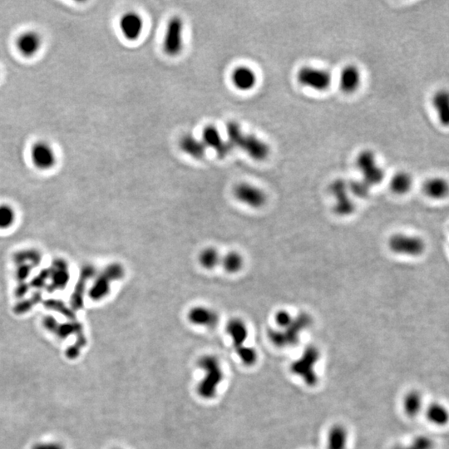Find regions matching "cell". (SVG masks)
<instances>
[{"mask_svg": "<svg viewBox=\"0 0 449 449\" xmlns=\"http://www.w3.org/2000/svg\"><path fill=\"white\" fill-rule=\"evenodd\" d=\"M229 274H235L242 271L244 265V258L238 251H230L221 256V264Z\"/></svg>", "mask_w": 449, "mask_h": 449, "instance_id": "obj_23", "label": "cell"}, {"mask_svg": "<svg viewBox=\"0 0 449 449\" xmlns=\"http://www.w3.org/2000/svg\"><path fill=\"white\" fill-rule=\"evenodd\" d=\"M43 45V39L35 30L21 33L16 39V48L23 57H31L38 54Z\"/></svg>", "mask_w": 449, "mask_h": 449, "instance_id": "obj_12", "label": "cell"}, {"mask_svg": "<svg viewBox=\"0 0 449 449\" xmlns=\"http://www.w3.org/2000/svg\"><path fill=\"white\" fill-rule=\"evenodd\" d=\"M293 319H294L292 318L291 315L285 310H280L276 313L275 316L276 324L279 327L284 328H287L288 326L290 325Z\"/></svg>", "mask_w": 449, "mask_h": 449, "instance_id": "obj_32", "label": "cell"}, {"mask_svg": "<svg viewBox=\"0 0 449 449\" xmlns=\"http://www.w3.org/2000/svg\"><path fill=\"white\" fill-rule=\"evenodd\" d=\"M187 319L193 325L212 328L220 321V315L217 310L205 306H194L187 313Z\"/></svg>", "mask_w": 449, "mask_h": 449, "instance_id": "obj_11", "label": "cell"}, {"mask_svg": "<svg viewBox=\"0 0 449 449\" xmlns=\"http://www.w3.org/2000/svg\"><path fill=\"white\" fill-rule=\"evenodd\" d=\"M413 179L410 174L406 171H399L393 176L390 182V188L396 194H405L411 189Z\"/></svg>", "mask_w": 449, "mask_h": 449, "instance_id": "obj_26", "label": "cell"}, {"mask_svg": "<svg viewBox=\"0 0 449 449\" xmlns=\"http://www.w3.org/2000/svg\"><path fill=\"white\" fill-rule=\"evenodd\" d=\"M198 367L204 374L197 383L196 393L205 400L214 399L224 380V371L221 362L216 356L205 354L199 358Z\"/></svg>", "mask_w": 449, "mask_h": 449, "instance_id": "obj_1", "label": "cell"}, {"mask_svg": "<svg viewBox=\"0 0 449 449\" xmlns=\"http://www.w3.org/2000/svg\"><path fill=\"white\" fill-rule=\"evenodd\" d=\"M349 433L345 427L335 424L331 427L327 435V449H347Z\"/></svg>", "mask_w": 449, "mask_h": 449, "instance_id": "obj_19", "label": "cell"}, {"mask_svg": "<svg viewBox=\"0 0 449 449\" xmlns=\"http://www.w3.org/2000/svg\"><path fill=\"white\" fill-rule=\"evenodd\" d=\"M221 260L219 251L212 247L203 249L198 256L199 264L205 270L215 269L221 264Z\"/></svg>", "mask_w": 449, "mask_h": 449, "instance_id": "obj_25", "label": "cell"}, {"mask_svg": "<svg viewBox=\"0 0 449 449\" xmlns=\"http://www.w3.org/2000/svg\"><path fill=\"white\" fill-rule=\"evenodd\" d=\"M31 449H66V447L59 441H41L33 445Z\"/></svg>", "mask_w": 449, "mask_h": 449, "instance_id": "obj_33", "label": "cell"}, {"mask_svg": "<svg viewBox=\"0 0 449 449\" xmlns=\"http://www.w3.org/2000/svg\"><path fill=\"white\" fill-rule=\"evenodd\" d=\"M235 352L240 361L246 366H252L257 362L258 353L252 347L246 344L244 346L235 349Z\"/></svg>", "mask_w": 449, "mask_h": 449, "instance_id": "obj_28", "label": "cell"}, {"mask_svg": "<svg viewBox=\"0 0 449 449\" xmlns=\"http://www.w3.org/2000/svg\"><path fill=\"white\" fill-rule=\"evenodd\" d=\"M356 166L362 173V180L371 187L379 184L384 178V171L378 164L376 156L372 151L361 152L356 158Z\"/></svg>", "mask_w": 449, "mask_h": 449, "instance_id": "obj_4", "label": "cell"}, {"mask_svg": "<svg viewBox=\"0 0 449 449\" xmlns=\"http://www.w3.org/2000/svg\"><path fill=\"white\" fill-rule=\"evenodd\" d=\"M424 191L432 198L440 199L447 195L448 186L447 182L442 178H431L424 184Z\"/></svg>", "mask_w": 449, "mask_h": 449, "instance_id": "obj_22", "label": "cell"}, {"mask_svg": "<svg viewBox=\"0 0 449 449\" xmlns=\"http://www.w3.org/2000/svg\"><path fill=\"white\" fill-rule=\"evenodd\" d=\"M296 79L302 87L316 92L328 90L333 82L328 70L314 66L302 67L297 72Z\"/></svg>", "mask_w": 449, "mask_h": 449, "instance_id": "obj_3", "label": "cell"}, {"mask_svg": "<svg viewBox=\"0 0 449 449\" xmlns=\"http://www.w3.org/2000/svg\"><path fill=\"white\" fill-rule=\"evenodd\" d=\"M311 319L306 314H302L297 319H293L290 325L284 331L272 330L269 331V338L275 345L285 347L288 344H293L298 340L300 332L310 325Z\"/></svg>", "mask_w": 449, "mask_h": 449, "instance_id": "obj_5", "label": "cell"}, {"mask_svg": "<svg viewBox=\"0 0 449 449\" xmlns=\"http://www.w3.org/2000/svg\"><path fill=\"white\" fill-rule=\"evenodd\" d=\"M180 147L184 153L196 159H201L205 156L206 146L202 141L191 135H186L181 139Z\"/></svg>", "mask_w": 449, "mask_h": 449, "instance_id": "obj_21", "label": "cell"}, {"mask_svg": "<svg viewBox=\"0 0 449 449\" xmlns=\"http://www.w3.org/2000/svg\"><path fill=\"white\" fill-rule=\"evenodd\" d=\"M348 189L351 192L354 196H358L360 198H365L370 195L371 187L368 185L365 181L362 179L360 181H352L348 184Z\"/></svg>", "mask_w": 449, "mask_h": 449, "instance_id": "obj_30", "label": "cell"}, {"mask_svg": "<svg viewBox=\"0 0 449 449\" xmlns=\"http://www.w3.org/2000/svg\"><path fill=\"white\" fill-rule=\"evenodd\" d=\"M331 192L336 198L335 212L340 216H348L354 210V205L348 196V184L344 180H335L331 186Z\"/></svg>", "mask_w": 449, "mask_h": 449, "instance_id": "obj_13", "label": "cell"}, {"mask_svg": "<svg viewBox=\"0 0 449 449\" xmlns=\"http://www.w3.org/2000/svg\"><path fill=\"white\" fill-rule=\"evenodd\" d=\"M410 447L413 449H433L434 444L431 438L426 436H420L415 438Z\"/></svg>", "mask_w": 449, "mask_h": 449, "instance_id": "obj_31", "label": "cell"}, {"mask_svg": "<svg viewBox=\"0 0 449 449\" xmlns=\"http://www.w3.org/2000/svg\"><path fill=\"white\" fill-rule=\"evenodd\" d=\"M226 331L229 335L234 349L246 345L248 339L249 331L246 322L241 318L234 317L229 319L226 326Z\"/></svg>", "mask_w": 449, "mask_h": 449, "instance_id": "obj_17", "label": "cell"}, {"mask_svg": "<svg viewBox=\"0 0 449 449\" xmlns=\"http://www.w3.org/2000/svg\"><path fill=\"white\" fill-rule=\"evenodd\" d=\"M229 144L247 153L252 159L264 161L269 157L271 149L266 142L254 135L245 134L235 123H229L226 126Z\"/></svg>", "mask_w": 449, "mask_h": 449, "instance_id": "obj_2", "label": "cell"}, {"mask_svg": "<svg viewBox=\"0 0 449 449\" xmlns=\"http://www.w3.org/2000/svg\"><path fill=\"white\" fill-rule=\"evenodd\" d=\"M203 143L207 147H212L217 152L219 158H223L228 155L232 146L229 142L224 141L221 138L220 132L213 126H208L203 131Z\"/></svg>", "mask_w": 449, "mask_h": 449, "instance_id": "obj_16", "label": "cell"}, {"mask_svg": "<svg viewBox=\"0 0 449 449\" xmlns=\"http://www.w3.org/2000/svg\"><path fill=\"white\" fill-rule=\"evenodd\" d=\"M233 195L239 202L249 207H262L267 201L266 195L263 190L247 183H239L233 189Z\"/></svg>", "mask_w": 449, "mask_h": 449, "instance_id": "obj_6", "label": "cell"}, {"mask_svg": "<svg viewBox=\"0 0 449 449\" xmlns=\"http://www.w3.org/2000/svg\"><path fill=\"white\" fill-rule=\"evenodd\" d=\"M433 107L435 109L441 124L447 126L449 124V97L447 91L441 90L433 95L432 99Z\"/></svg>", "mask_w": 449, "mask_h": 449, "instance_id": "obj_20", "label": "cell"}, {"mask_svg": "<svg viewBox=\"0 0 449 449\" xmlns=\"http://www.w3.org/2000/svg\"><path fill=\"white\" fill-rule=\"evenodd\" d=\"M404 410L409 417H415L420 413L423 407V396L418 391L412 390L404 396L403 401Z\"/></svg>", "mask_w": 449, "mask_h": 449, "instance_id": "obj_24", "label": "cell"}, {"mask_svg": "<svg viewBox=\"0 0 449 449\" xmlns=\"http://www.w3.org/2000/svg\"><path fill=\"white\" fill-rule=\"evenodd\" d=\"M362 82V74L358 67L349 64L341 70L339 77V85L345 94H353L358 91Z\"/></svg>", "mask_w": 449, "mask_h": 449, "instance_id": "obj_14", "label": "cell"}, {"mask_svg": "<svg viewBox=\"0 0 449 449\" xmlns=\"http://www.w3.org/2000/svg\"><path fill=\"white\" fill-rule=\"evenodd\" d=\"M30 158L35 167L43 171L53 168L57 162V154L53 146L44 141L33 145Z\"/></svg>", "mask_w": 449, "mask_h": 449, "instance_id": "obj_9", "label": "cell"}, {"mask_svg": "<svg viewBox=\"0 0 449 449\" xmlns=\"http://www.w3.org/2000/svg\"><path fill=\"white\" fill-rule=\"evenodd\" d=\"M112 449H121V448H118V447H116V448H112Z\"/></svg>", "mask_w": 449, "mask_h": 449, "instance_id": "obj_34", "label": "cell"}, {"mask_svg": "<svg viewBox=\"0 0 449 449\" xmlns=\"http://www.w3.org/2000/svg\"><path fill=\"white\" fill-rule=\"evenodd\" d=\"M16 215L14 209L6 204L0 205V229L6 230L14 225Z\"/></svg>", "mask_w": 449, "mask_h": 449, "instance_id": "obj_29", "label": "cell"}, {"mask_svg": "<svg viewBox=\"0 0 449 449\" xmlns=\"http://www.w3.org/2000/svg\"><path fill=\"white\" fill-rule=\"evenodd\" d=\"M426 415L429 421L438 426H442L447 424L448 420L447 409L444 406L438 403L429 406L427 409Z\"/></svg>", "mask_w": 449, "mask_h": 449, "instance_id": "obj_27", "label": "cell"}, {"mask_svg": "<svg viewBox=\"0 0 449 449\" xmlns=\"http://www.w3.org/2000/svg\"><path fill=\"white\" fill-rule=\"evenodd\" d=\"M183 23L182 18L176 16L171 18L167 24V32L165 36V53L171 57H175L183 49Z\"/></svg>", "mask_w": 449, "mask_h": 449, "instance_id": "obj_8", "label": "cell"}, {"mask_svg": "<svg viewBox=\"0 0 449 449\" xmlns=\"http://www.w3.org/2000/svg\"><path fill=\"white\" fill-rule=\"evenodd\" d=\"M319 356V351L315 347H309L304 352L302 357L291 365L292 372L303 377L304 380L310 385H314L317 381V377L314 372V365Z\"/></svg>", "mask_w": 449, "mask_h": 449, "instance_id": "obj_7", "label": "cell"}, {"mask_svg": "<svg viewBox=\"0 0 449 449\" xmlns=\"http://www.w3.org/2000/svg\"><path fill=\"white\" fill-rule=\"evenodd\" d=\"M391 251L397 254L416 256L422 254L425 248L424 241L412 235H395L388 243Z\"/></svg>", "mask_w": 449, "mask_h": 449, "instance_id": "obj_10", "label": "cell"}, {"mask_svg": "<svg viewBox=\"0 0 449 449\" xmlns=\"http://www.w3.org/2000/svg\"><path fill=\"white\" fill-rule=\"evenodd\" d=\"M120 29L126 39L135 41L141 36L143 29V21L139 14L135 12H128L120 19Z\"/></svg>", "mask_w": 449, "mask_h": 449, "instance_id": "obj_15", "label": "cell"}, {"mask_svg": "<svg viewBox=\"0 0 449 449\" xmlns=\"http://www.w3.org/2000/svg\"><path fill=\"white\" fill-rule=\"evenodd\" d=\"M232 82L235 87L242 91H249L256 86V73L247 67H240L232 73Z\"/></svg>", "mask_w": 449, "mask_h": 449, "instance_id": "obj_18", "label": "cell"}]
</instances>
